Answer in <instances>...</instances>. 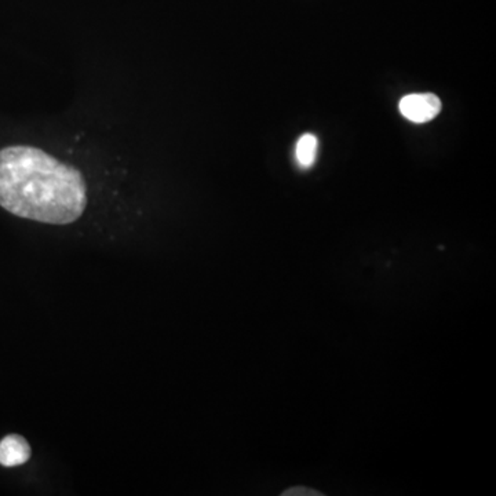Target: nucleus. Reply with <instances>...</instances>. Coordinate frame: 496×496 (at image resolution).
Returning <instances> with one entry per match:
<instances>
[{
	"label": "nucleus",
	"instance_id": "1",
	"mask_svg": "<svg viewBox=\"0 0 496 496\" xmlns=\"http://www.w3.org/2000/svg\"><path fill=\"white\" fill-rule=\"evenodd\" d=\"M83 174L34 146L0 149V205L50 225L78 221L87 207Z\"/></svg>",
	"mask_w": 496,
	"mask_h": 496
},
{
	"label": "nucleus",
	"instance_id": "2",
	"mask_svg": "<svg viewBox=\"0 0 496 496\" xmlns=\"http://www.w3.org/2000/svg\"><path fill=\"white\" fill-rule=\"evenodd\" d=\"M441 101L431 93L409 94L400 101V112L413 123H428L440 113Z\"/></svg>",
	"mask_w": 496,
	"mask_h": 496
},
{
	"label": "nucleus",
	"instance_id": "3",
	"mask_svg": "<svg viewBox=\"0 0 496 496\" xmlns=\"http://www.w3.org/2000/svg\"><path fill=\"white\" fill-rule=\"evenodd\" d=\"M31 455V446L19 434H9L0 441V465L4 468L25 465Z\"/></svg>",
	"mask_w": 496,
	"mask_h": 496
},
{
	"label": "nucleus",
	"instance_id": "4",
	"mask_svg": "<svg viewBox=\"0 0 496 496\" xmlns=\"http://www.w3.org/2000/svg\"><path fill=\"white\" fill-rule=\"evenodd\" d=\"M317 143L316 136L314 134H304V136L298 140L297 148H295V158H297L298 165L302 168H309L314 165L317 155Z\"/></svg>",
	"mask_w": 496,
	"mask_h": 496
},
{
	"label": "nucleus",
	"instance_id": "5",
	"mask_svg": "<svg viewBox=\"0 0 496 496\" xmlns=\"http://www.w3.org/2000/svg\"><path fill=\"white\" fill-rule=\"evenodd\" d=\"M290 492H284L283 495H322V493L316 492L314 490H306V488H292L289 490Z\"/></svg>",
	"mask_w": 496,
	"mask_h": 496
}]
</instances>
